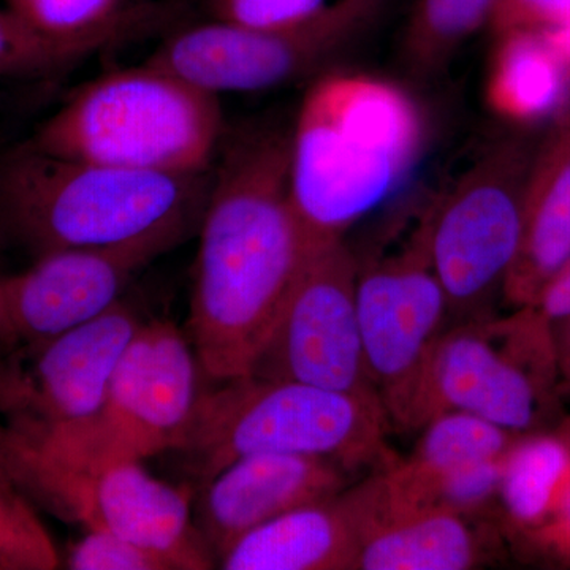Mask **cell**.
Wrapping results in <instances>:
<instances>
[{"mask_svg": "<svg viewBox=\"0 0 570 570\" xmlns=\"http://www.w3.org/2000/svg\"><path fill=\"white\" fill-rule=\"evenodd\" d=\"M557 431L561 434L562 438L566 439V441H568V444L570 445V419H566L564 422H561V425Z\"/></svg>", "mask_w": 570, "mask_h": 570, "instance_id": "obj_36", "label": "cell"}, {"mask_svg": "<svg viewBox=\"0 0 570 570\" xmlns=\"http://www.w3.org/2000/svg\"><path fill=\"white\" fill-rule=\"evenodd\" d=\"M504 455L461 464L439 475L426 487L422 509L441 508L482 515L490 505L498 504Z\"/></svg>", "mask_w": 570, "mask_h": 570, "instance_id": "obj_25", "label": "cell"}, {"mask_svg": "<svg viewBox=\"0 0 570 570\" xmlns=\"http://www.w3.org/2000/svg\"><path fill=\"white\" fill-rule=\"evenodd\" d=\"M17 333L11 325L9 313H7L6 302H3L2 285H0V348H10L17 346Z\"/></svg>", "mask_w": 570, "mask_h": 570, "instance_id": "obj_33", "label": "cell"}, {"mask_svg": "<svg viewBox=\"0 0 570 570\" xmlns=\"http://www.w3.org/2000/svg\"><path fill=\"white\" fill-rule=\"evenodd\" d=\"M542 32L553 51L557 52L558 58L564 63L566 69L570 71V20Z\"/></svg>", "mask_w": 570, "mask_h": 570, "instance_id": "obj_31", "label": "cell"}, {"mask_svg": "<svg viewBox=\"0 0 570 570\" xmlns=\"http://www.w3.org/2000/svg\"><path fill=\"white\" fill-rule=\"evenodd\" d=\"M0 482L17 487L11 478L9 441H7V430L3 425H0Z\"/></svg>", "mask_w": 570, "mask_h": 570, "instance_id": "obj_34", "label": "cell"}, {"mask_svg": "<svg viewBox=\"0 0 570 570\" xmlns=\"http://www.w3.org/2000/svg\"><path fill=\"white\" fill-rule=\"evenodd\" d=\"M498 542L491 524L455 510H382L366 532L354 570H468L489 560Z\"/></svg>", "mask_w": 570, "mask_h": 570, "instance_id": "obj_18", "label": "cell"}, {"mask_svg": "<svg viewBox=\"0 0 570 570\" xmlns=\"http://www.w3.org/2000/svg\"><path fill=\"white\" fill-rule=\"evenodd\" d=\"M497 0H417L406 31L409 58L434 66L491 20Z\"/></svg>", "mask_w": 570, "mask_h": 570, "instance_id": "obj_22", "label": "cell"}, {"mask_svg": "<svg viewBox=\"0 0 570 570\" xmlns=\"http://www.w3.org/2000/svg\"><path fill=\"white\" fill-rule=\"evenodd\" d=\"M62 560L31 501L0 482V570H55Z\"/></svg>", "mask_w": 570, "mask_h": 570, "instance_id": "obj_23", "label": "cell"}, {"mask_svg": "<svg viewBox=\"0 0 570 570\" xmlns=\"http://www.w3.org/2000/svg\"><path fill=\"white\" fill-rule=\"evenodd\" d=\"M224 138L219 96L148 59L82 85L29 142L69 159L190 176L212 171Z\"/></svg>", "mask_w": 570, "mask_h": 570, "instance_id": "obj_4", "label": "cell"}, {"mask_svg": "<svg viewBox=\"0 0 570 570\" xmlns=\"http://www.w3.org/2000/svg\"><path fill=\"white\" fill-rule=\"evenodd\" d=\"M356 309L367 371L390 426L422 430L428 373L450 317L422 227L404 249L358 266Z\"/></svg>", "mask_w": 570, "mask_h": 570, "instance_id": "obj_10", "label": "cell"}, {"mask_svg": "<svg viewBox=\"0 0 570 570\" xmlns=\"http://www.w3.org/2000/svg\"><path fill=\"white\" fill-rule=\"evenodd\" d=\"M570 494V445L558 431L519 434L502 459L498 504L515 535L542 527Z\"/></svg>", "mask_w": 570, "mask_h": 570, "instance_id": "obj_20", "label": "cell"}, {"mask_svg": "<svg viewBox=\"0 0 570 570\" xmlns=\"http://www.w3.org/2000/svg\"><path fill=\"white\" fill-rule=\"evenodd\" d=\"M570 262V116L532 159L519 254L502 287L512 307L532 306Z\"/></svg>", "mask_w": 570, "mask_h": 570, "instance_id": "obj_17", "label": "cell"}, {"mask_svg": "<svg viewBox=\"0 0 570 570\" xmlns=\"http://www.w3.org/2000/svg\"><path fill=\"white\" fill-rule=\"evenodd\" d=\"M326 6V0H212L213 20L262 29L309 20Z\"/></svg>", "mask_w": 570, "mask_h": 570, "instance_id": "obj_27", "label": "cell"}, {"mask_svg": "<svg viewBox=\"0 0 570 570\" xmlns=\"http://www.w3.org/2000/svg\"><path fill=\"white\" fill-rule=\"evenodd\" d=\"M520 539L531 551L558 564L570 566V494L547 523L520 535Z\"/></svg>", "mask_w": 570, "mask_h": 570, "instance_id": "obj_29", "label": "cell"}, {"mask_svg": "<svg viewBox=\"0 0 570 570\" xmlns=\"http://www.w3.org/2000/svg\"><path fill=\"white\" fill-rule=\"evenodd\" d=\"M142 318L121 302L88 324L0 355V417L33 434L89 417L102 404L122 352Z\"/></svg>", "mask_w": 570, "mask_h": 570, "instance_id": "obj_13", "label": "cell"}, {"mask_svg": "<svg viewBox=\"0 0 570 570\" xmlns=\"http://www.w3.org/2000/svg\"><path fill=\"white\" fill-rule=\"evenodd\" d=\"M390 431L385 412L360 397L247 374L204 389L176 453L198 487L255 453L322 456L352 474L396 460Z\"/></svg>", "mask_w": 570, "mask_h": 570, "instance_id": "obj_5", "label": "cell"}, {"mask_svg": "<svg viewBox=\"0 0 570 570\" xmlns=\"http://www.w3.org/2000/svg\"><path fill=\"white\" fill-rule=\"evenodd\" d=\"M553 326L554 347H557L560 374L570 370V317L562 318Z\"/></svg>", "mask_w": 570, "mask_h": 570, "instance_id": "obj_32", "label": "cell"}, {"mask_svg": "<svg viewBox=\"0 0 570 570\" xmlns=\"http://www.w3.org/2000/svg\"><path fill=\"white\" fill-rule=\"evenodd\" d=\"M7 10L48 39L105 50L151 29L160 17L130 0H6Z\"/></svg>", "mask_w": 570, "mask_h": 570, "instance_id": "obj_21", "label": "cell"}, {"mask_svg": "<svg viewBox=\"0 0 570 570\" xmlns=\"http://www.w3.org/2000/svg\"><path fill=\"white\" fill-rule=\"evenodd\" d=\"M351 472L299 453H255L232 461L195 498V527L217 562L239 539L291 510L346 490Z\"/></svg>", "mask_w": 570, "mask_h": 570, "instance_id": "obj_15", "label": "cell"}, {"mask_svg": "<svg viewBox=\"0 0 570 570\" xmlns=\"http://www.w3.org/2000/svg\"><path fill=\"white\" fill-rule=\"evenodd\" d=\"M356 281L358 264L344 239L309 249L250 376L346 393L382 409L363 351Z\"/></svg>", "mask_w": 570, "mask_h": 570, "instance_id": "obj_11", "label": "cell"}, {"mask_svg": "<svg viewBox=\"0 0 570 570\" xmlns=\"http://www.w3.org/2000/svg\"><path fill=\"white\" fill-rule=\"evenodd\" d=\"M376 2L336 0L309 20L284 28L202 22L168 37L149 61L214 96L265 91L328 61L366 24Z\"/></svg>", "mask_w": 570, "mask_h": 570, "instance_id": "obj_12", "label": "cell"}, {"mask_svg": "<svg viewBox=\"0 0 570 570\" xmlns=\"http://www.w3.org/2000/svg\"><path fill=\"white\" fill-rule=\"evenodd\" d=\"M7 441L11 478L29 501L86 531L132 539L164 554L176 570L217 568L216 557L195 527L194 487L156 479L140 461L78 469L47 459L9 431Z\"/></svg>", "mask_w": 570, "mask_h": 570, "instance_id": "obj_8", "label": "cell"}, {"mask_svg": "<svg viewBox=\"0 0 570 570\" xmlns=\"http://www.w3.org/2000/svg\"><path fill=\"white\" fill-rule=\"evenodd\" d=\"M187 235L168 232L100 247L40 255L18 275L0 277L20 343L47 340L94 321L122 299L130 281Z\"/></svg>", "mask_w": 570, "mask_h": 570, "instance_id": "obj_14", "label": "cell"}, {"mask_svg": "<svg viewBox=\"0 0 570 570\" xmlns=\"http://www.w3.org/2000/svg\"><path fill=\"white\" fill-rule=\"evenodd\" d=\"M532 307H535L551 325L570 317V262L543 288Z\"/></svg>", "mask_w": 570, "mask_h": 570, "instance_id": "obj_30", "label": "cell"}, {"mask_svg": "<svg viewBox=\"0 0 570 570\" xmlns=\"http://www.w3.org/2000/svg\"><path fill=\"white\" fill-rule=\"evenodd\" d=\"M97 48L48 39L0 10V77H40L88 59Z\"/></svg>", "mask_w": 570, "mask_h": 570, "instance_id": "obj_24", "label": "cell"}, {"mask_svg": "<svg viewBox=\"0 0 570 570\" xmlns=\"http://www.w3.org/2000/svg\"><path fill=\"white\" fill-rule=\"evenodd\" d=\"M70 570H176L174 562L132 539L104 530H89L67 551Z\"/></svg>", "mask_w": 570, "mask_h": 570, "instance_id": "obj_26", "label": "cell"}, {"mask_svg": "<svg viewBox=\"0 0 570 570\" xmlns=\"http://www.w3.org/2000/svg\"><path fill=\"white\" fill-rule=\"evenodd\" d=\"M376 512L374 478L262 524L217 562L224 570H354Z\"/></svg>", "mask_w": 570, "mask_h": 570, "instance_id": "obj_16", "label": "cell"}, {"mask_svg": "<svg viewBox=\"0 0 570 570\" xmlns=\"http://www.w3.org/2000/svg\"><path fill=\"white\" fill-rule=\"evenodd\" d=\"M560 396H570V370L560 374Z\"/></svg>", "mask_w": 570, "mask_h": 570, "instance_id": "obj_35", "label": "cell"}, {"mask_svg": "<svg viewBox=\"0 0 570 570\" xmlns=\"http://www.w3.org/2000/svg\"><path fill=\"white\" fill-rule=\"evenodd\" d=\"M570 20V0H497L490 26L497 36L546 31Z\"/></svg>", "mask_w": 570, "mask_h": 570, "instance_id": "obj_28", "label": "cell"}, {"mask_svg": "<svg viewBox=\"0 0 570 570\" xmlns=\"http://www.w3.org/2000/svg\"><path fill=\"white\" fill-rule=\"evenodd\" d=\"M499 37L487 80V102L510 122H535L560 110L570 91V71L542 31Z\"/></svg>", "mask_w": 570, "mask_h": 570, "instance_id": "obj_19", "label": "cell"}, {"mask_svg": "<svg viewBox=\"0 0 570 570\" xmlns=\"http://www.w3.org/2000/svg\"><path fill=\"white\" fill-rule=\"evenodd\" d=\"M209 181L212 171L127 170L26 141L0 157V228L36 258L168 232L189 235L200 224Z\"/></svg>", "mask_w": 570, "mask_h": 570, "instance_id": "obj_3", "label": "cell"}, {"mask_svg": "<svg viewBox=\"0 0 570 570\" xmlns=\"http://www.w3.org/2000/svg\"><path fill=\"white\" fill-rule=\"evenodd\" d=\"M420 142L417 107L392 82L354 73L314 82L288 138V186L307 247L343 242L395 193Z\"/></svg>", "mask_w": 570, "mask_h": 570, "instance_id": "obj_2", "label": "cell"}, {"mask_svg": "<svg viewBox=\"0 0 570 570\" xmlns=\"http://www.w3.org/2000/svg\"><path fill=\"white\" fill-rule=\"evenodd\" d=\"M534 156L520 142L494 146L472 165L422 225L428 258L459 322L490 316L519 254Z\"/></svg>", "mask_w": 570, "mask_h": 570, "instance_id": "obj_9", "label": "cell"}, {"mask_svg": "<svg viewBox=\"0 0 570 570\" xmlns=\"http://www.w3.org/2000/svg\"><path fill=\"white\" fill-rule=\"evenodd\" d=\"M205 377L189 336L170 321L142 322L115 367L102 404L80 422L33 434L9 431L52 461L78 469L176 452Z\"/></svg>", "mask_w": 570, "mask_h": 570, "instance_id": "obj_6", "label": "cell"}, {"mask_svg": "<svg viewBox=\"0 0 570 570\" xmlns=\"http://www.w3.org/2000/svg\"><path fill=\"white\" fill-rule=\"evenodd\" d=\"M288 138L268 126L225 134L213 165L187 333L213 382L250 373L309 253L292 205Z\"/></svg>", "mask_w": 570, "mask_h": 570, "instance_id": "obj_1", "label": "cell"}, {"mask_svg": "<svg viewBox=\"0 0 570 570\" xmlns=\"http://www.w3.org/2000/svg\"><path fill=\"white\" fill-rule=\"evenodd\" d=\"M553 326L535 307L456 322L439 341L426 382V423L468 412L510 433L539 431L560 396ZM425 423V425H426Z\"/></svg>", "mask_w": 570, "mask_h": 570, "instance_id": "obj_7", "label": "cell"}]
</instances>
